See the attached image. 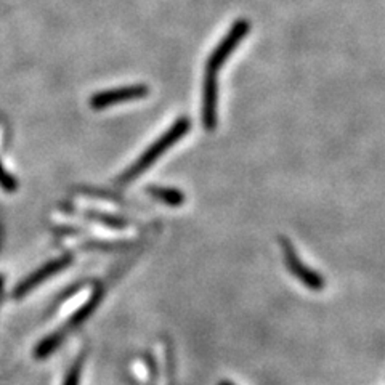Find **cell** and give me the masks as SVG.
<instances>
[{
  "mask_svg": "<svg viewBox=\"0 0 385 385\" xmlns=\"http://www.w3.org/2000/svg\"><path fill=\"white\" fill-rule=\"evenodd\" d=\"M189 129H191V121H189L186 116L176 119V121L170 125V129L167 132H164L154 143H151L147 151H144V153L138 157V159L132 164L121 176H119L117 180L119 185L122 186L129 185V183L137 180L142 174L147 172V170L153 166L167 149L172 148L176 142H180L181 138L188 134Z\"/></svg>",
  "mask_w": 385,
  "mask_h": 385,
  "instance_id": "6da1fadb",
  "label": "cell"
},
{
  "mask_svg": "<svg viewBox=\"0 0 385 385\" xmlns=\"http://www.w3.org/2000/svg\"><path fill=\"white\" fill-rule=\"evenodd\" d=\"M250 31V23L248 20H238L233 23L228 33L220 41L218 46L212 50L209 58L206 61V73L217 75L220 69L223 68L225 61L230 58L235 52L236 47L244 41V37L249 34Z\"/></svg>",
  "mask_w": 385,
  "mask_h": 385,
  "instance_id": "7a4b0ae2",
  "label": "cell"
},
{
  "mask_svg": "<svg viewBox=\"0 0 385 385\" xmlns=\"http://www.w3.org/2000/svg\"><path fill=\"white\" fill-rule=\"evenodd\" d=\"M280 246L283 250L284 263H286L289 273L297 278L305 288L312 289V291H321V289H325V278L310 267H307V265L300 260L297 250H295L292 243L289 241L288 238L280 236Z\"/></svg>",
  "mask_w": 385,
  "mask_h": 385,
  "instance_id": "3957f363",
  "label": "cell"
},
{
  "mask_svg": "<svg viewBox=\"0 0 385 385\" xmlns=\"http://www.w3.org/2000/svg\"><path fill=\"white\" fill-rule=\"evenodd\" d=\"M149 95V87L144 84H135V85H125L119 88H111V90L98 92L95 93L88 100V105L95 111L108 110L111 106L121 105L125 102H134V100L147 98Z\"/></svg>",
  "mask_w": 385,
  "mask_h": 385,
  "instance_id": "277c9868",
  "label": "cell"
},
{
  "mask_svg": "<svg viewBox=\"0 0 385 385\" xmlns=\"http://www.w3.org/2000/svg\"><path fill=\"white\" fill-rule=\"evenodd\" d=\"M201 117L207 132H213L218 124V80L217 75L207 74L203 82V106H201Z\"/></svg>",
  "mask_w": 385,
  "mask_h": 385,
  "instance_id": "5b68a950",
  "label": "cell"
},
{
  "mask_svg": "<svg viewBox=\"0 0 385 385\" xmlns=\"http://www.w3.org/2000/svg\"><path fill=\"white\" fill-rule=\"evenodd\" d=\"M71 262H73L71 255H63L60 258H55V260L52 262L42 265L39 270H36L34 273H31L26 278V280H23L20 284H18L15 289V295L16 297H23V295H26L28 292L33 291V289L39 286V284L47 281L48 278L58 275L61 270H65L68 265H71Z\"/></svg>",
  "mask_w": 385,
  "mask_h": 385,
  "instance_id": "8992f818",
  "label": "cell"
},
{
  "mask_svg": "<svg viewBox=\"0 0 385 385\" xmlns=\"http://www.w3.org/2000/svg\"><path fill=\"white\" fill-rule=\"evenodd\" d=\"M147 193L151 198L159 201L169 207H181L185 204L186 196L181 189L170 188V186H147Z\"/></svg>",
  "mask_w": 385,
  "mask_h": 385,
  "instance_id": "52a82bcc",
  "label": "cell"
},
{
  "mask_svg": "<svg viewBox=\"0 0 385 385\" xmlns=\"http://www.w3.org/2000/svg\"><path fill=\"white\" fill-rule=\"evenodd\" d=\"M63 340V334L60 332H55V334H50L48 337H46L42 340V342L36 347V352L34 355L37 358H47L48 355H52V353L58 349L60 344Z\"/></svg>",
  "mask_w": 385,
  "mask_h": 385,
  "instance_id": "ba28073f",
  "label": "cell"
},
{
  "mask_svg": "<svg viewBox=\"0 0 385 385\" xmlns=\"http://www.w3.org/2000/svg\"><path fill=\"white\" fill-rule=\"evenodd\" d=\"M100 299H102V291H97V292L93 294V297L90 300H88L87 304L84 307H82L78 313L74 315V317L71 318V323H69V325H71V326H78V325L82 323V321H85L93 313L95 308H97Z\"/></svg>",
  "mask_w": 385,
  "mask_h": 385,
  "instance_id": "9c48e42d",
  "label": "cell"
},
{
  "mask_svg": "<svg viewBox=\"0 0 385 385\" xmlns=\"http://www.w3.org/2000/svg\"><path fill=\"white\" fill-rule=\"evenodd\" d=\"M88 217H92V220H97V222L103 223L106 226H111V228H127L130 225L129 220H125L122 217H116V216H110V213H98V212H90Z\"/></svg>",
  "mask_w": 385,
  "mask_h": 385,
  "instance_id": "30bf717a",
  "label": "cell"
},
{
  "mask_svg": "<svg viewBox=\"0 0 385 385\" xmlns=\"http://www.w3.org/2000/svg\"><path fill=\"white\" fill-rule=\"evenodd\" d=\"M0 186H2L5 191H9V193L16 191V188H18L16 179L11 174H9L7 170H5L2 162H0Z\"/></svg>",
  "mask_w": 385,
  "mask_h": 385,
  "instance_id": "8fae6325",
  "label": "cell"
},
{
  "mask_svg": "<svg viewBox=\"0 0 385 385\" xmlns=\"http://www.w3.org/2000/svg\"><path fill=\"white\" fill-rule=\"evenodd\" d=\"M80 371H82V359L75 362L73 368L69 369L63 385H79V382H80Z\"/></svg>",
  "mask_w": 385,
  "mask_h": 385,
  "instance_id": "7c38bea8",
  "label": "cell"
},
{
  "mask_svg": "<svg viewBox=\"0 0 385 385\" xmlns=\"http://www.w3.org/2000/svg\"><path fill=\"white\" fill-rule=\"evenodd\" d=\"M220 385H235V384H231L228 381H223V382H220Z\"/></svg>",
  "mask_w": 385,
  "mask_h": 385,
  "instance_id": "4fadbf2b",
  "label": "cell"
}]
</instances>
